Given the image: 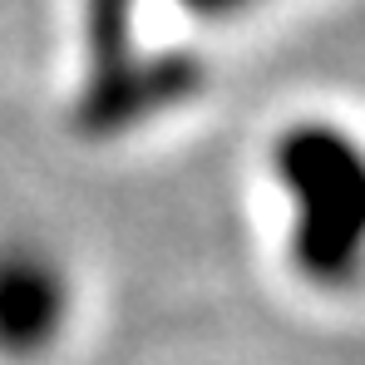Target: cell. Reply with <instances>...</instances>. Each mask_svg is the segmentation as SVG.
<instances>
[{
  "mask_svg": "<svg viewBox=\"0 0 365 365\" xmlns=\"http://www.w3.org/2000/svg\"><path fill=\"white\" fill-rule=\"evenodd\" d=\"M64 306V287L50 262L35 252H5L0 257V346L25 351L40 346L45 331H55Z\"/></svg>",
  "mask_w": 365,
  "mask_h": 365,
  "instance_id": "6da1fadb",
  "label": "cell"
}]
</instances>
